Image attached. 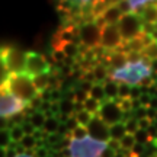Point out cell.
Masks as SVG:
<instances>
[{"instance_id":"11a10c76","label":"cell","mask_w":157,"mask_h":157,"mask_svg":"<svg viewBox=\"0 0 157 157\" xmlns=\"http://www.w3.org/2000/svg\"><path fill=\"white\" fill-rule=\"evenodd\" d=\"M148 108L157 109V96H153V98H151V102H150V106H148Z\"/></svg>"},{"instance_id":"f907efd6","label":"cell","mask_w":157,"mask_h":157,"mask_svg":"<svg viewBox=\"0 0 157 157\" xmlns=\"http://www.w3.org/2000/svg\"><path fill=\"white\" fill-rule=\"evenodd\" d=\"M147 118L151 121V122H154L157 119V109H153V108H147Z\"/></svg>"},{"instance_id":"30bf717a","label":"cell","mask_w":157,"mask_h":157,"mask_svg":"<svg viewBox=\"0 0 157 157\" xmlns=\"http://www.w3.org/2000/svg\"><path fill=\"white\" fill-rule=\"evenodd\" d=\"M50 63L45 60L44 56H41L38 52H28V56H26V73L34 77V76L50 73Z\"/></svg>"},{"instance_id":"7c38bea8","label":"cell","mask_w":157,"mask_h":157,"mask_svg":"<svg viewBox=\"0 0 157 157\" xmlns=\"http://www.w3.org/2000/svg\"><path fill=\"white\" fill-rule=\"evenodd\" d=\"M127 64H128V57H127L125 52H119V51H117V50L111 51V56H109V67L112 68V71L125 67Z\"/></svg>"},{"instance_id":"e575fe53","label":"cell","mask_w":157,"mask_h":157,"mask_svg":"<svg viewBox=\"0 0 157 157\" xmlns=\"http://www.w3.org/2000/svg\"><path fill=\"white\" fill-rule=\"evenodd\" d=\"M51 57H52V63H56V64H61V63H64L66 58H67L63 50H52Z\"/></svg>"},{"instance_id":"91938a15","label":"cell","mask_w":157,"mask_h":157,"mask_svg":"<svg viewBox=\"0 0 157 157\" xmlns=\"http://www.w3.org/2000/svg\"><path fill=\"white\" fill-rule=\"evenodd\" d=\"M115 157H125V156H124V154H122V153H121V151H119V153H117V154H115Z\"/></svg>"},{"instance_id":"8fae6325","label":"cell","mask_w":157,"mask_h":157,"mask_svg":"<svg viewBox=\"0 0 157 157\" xmlns=\"http://www.w3.org/2000/svg\"><path fill=\"white\" fill-rule=\"evenodd\" d=\"M87 129H89V135L92 138H95V140L103 141V143H108V141L111 140L109 127L98 115H93L92 121L87 125Z\"/></svg>"},{"instance_id":"c3c4849f","label":"cell","mask_w":157,"mask_h":157,"mask_svg":"<svg viewBox=\"0 0 157 157\" xmlns=\"http://www.w3.org/2000/svg\"><path fill=\"white\" fill-rule=\"evenodd\" d=\"M151 125H153V122L148 119V118H144V119H140V121H138V127H140V129H148Z\"/></svg>"},{"instance_id":"9a60e30c","label":"cell","mask_w":157,"mask_h":157,"mask_svg":"<svg viewBox=\"0 0 157 157\" xmlns=\"http://www.w3.org/2000/svg\"><path fill=\"white\" fill-rule=\"evenodd\" d=\"M51 74H52V73L50 71V73L38 74V76H34V77H32V82H34L35 87L38 89V92H42V90L48 89V84H50Z\"/></svg>"},{"instance_id":"7dc6e473","label":"cell","mask_w":157,"mask_h":157,"mask_svg":"<svg viewBox=\"0 0 157 157\" xmlns=\"http://www.w3.org/2000/svg\"><path fill=\"white\" fill-rule=\"evenodd\" d=\"M144 150H146V147H144V144H140V143H137V144L134 146V148H132L131 151L134 153V156L140 157V156H143V153H144Z\"/></svg>"},{"instance_id":"f35d334b","label":"cell","mask_w":157,"mask_h":157,"mask_svg":"<svg viewBox=\"0 0 157 157\" xmlns=\"http://www.w3.org/2000/svg\"><path fill=\"white\" fill-rule=\"evenodd\" d=\"M78 125H80V124H78V121L76 119V117H74V115H73V117L68 118V121L66 122V127H67V129H68V132H70V134H71L74 129L77 128Z\"/></svg>"},{"instance_id":"5bb4252c","label":"cell","mask_w":157,"mask_h":157,"mask_svg":"<svg viewBox=\"0 0 157 157\" xmlns=\"http://www.w3.org/2000/svg\"><path fill=\"white\" fill-rule=\"evenodd\" d=\"M103 89H105L106 99H109V101H113V99H117V98H118L119 84H118L112 77H111V78H106V82L103 83Z\"/></svg>"},{"instance_id":"db71d44e","label":"cell","mask_w":157,"mask_h":157,"mask_svg":"<svg viewBox=\"0 0 157 157\" xmlns=\"http://www.w3.org/2000/svg\"><path fill=\"white\" fill-rule=\"evenodd\" d=\"M115 154H117V153L113 151V150H111V148H109V147H108L106 150H105V151H103V154H102L101 157H115Z\"/></svg>"},{"instance_id":"f546056e","label":"cell","mask_w":157,"mask_h":157,"mask_svg":"<svg viewBox=\"0 0 157 157\" xmlns=\"http://www.w3.org/2000/svg\"><path fill=\"white\" fill-rule=\"evenodd\" d=\"M36 144H38V141L35 140L34 135H25L22 138V141H21V146L25 147L26 150H35L36 148Z\"/></svg>"},{"instance_id":"44dd1931","label":"cell","mask_w":157,"mask_h":157,"mask_svg":"<svg viewBox=\"0 0 157 157\" xmlns=\"http://www.w3.org/2000/svg\"><path fill=\"white\" fill-rule=\"evenodd\" d=\"M92 71H93V74H95L96 77V82L98 83H105L106 82V77H108V68L103 66V64H96V66H93V68H92Z\"/></svg>"},{"instance_id":"b9f144b4","label":"cell","mask_w":157,"mask_h":157,"mask_svg":"<svg viewBox=\"0 0 157 157\" xmlns=\"http://www.w3.org/2000/svg\"><path fill=\"white\" fill-rule=\"evenodd\" d=\"M134 118L135 119H144V118H147V108L146 106H141L138 108L137 111H134Z\"/></svg>"},{"instance_id":"9c48e42d","label":"cell","mask_w":157,"mask_h":157,"mask_svg":"<svg viewBox=\"0 0 157 157\" xmlns=\"http://www.w3.org/2000/svg\"><path fill=\"white\" fill-rule=\"evenodd\" d=\"M124 39L121 36L118 25H105L101 32V47L105 50H117L122 45Z\"/></svg>"},{"instance_id":"d4e9b609","label":"cell","mask_w":157,"mask_h":157,"mask_svg":"<svg viewBox=\"0 0 157 157\" xmlns=\"http://www.w3.org/2000/svg\"><path fill=\"white\" fill-rule=\"evenodd\" d=\"M141 54H143V57H144V58L150 60V61L157 60V42H153L151 45L146 47V48H144V51H143Z\"/></svg>"},{"instance_id":"ab89813d","label":"cell","mask_w":157,"mask_h":157,"mask_svg":"<svg viewBox=\"0 0 157 157\" xmlns=\"http://www.w3.org/2000/svg\"><path fill=\"white\" fill-rule=\"evenodd\" d=\"M108 147H109L111 150H113L115 153H119L121 150H122V147H121V141H118V140H109L108 141Z\"/></svg>"},{"instance_id":"7a4b0ae2","label":"cell","mask_w":157,"mask_h":157,"mask_svg":"<svg viewBox=\"0 0 157 157\" xmlns=\"http://www.w3.org/2000/svg\"><path fill=\"white\" fill-rule=\"evenodd\" d=\"M151 73L153 70L150 67V61L147 58H144V60L137 63H128L125 67L112 71L111 77L117 83H127L129 86H138L143 78L150 77Z\"/></svg>"},{"instance_id":"4316f807","label":"cell","mask_w":157,"mask_h":157,"mask_svg":"<svg viewBox=\"0 0 157 157\" xmlns=\"http://www.w3.org/2000/svg\"><path fill=\"white\" fill-rule=\"evenodd\" d=\"M74 117H76V119L78 121V124H80V125H83V127H87V125H89V122L92 121L93 115H92L90 112H87V111L84 109V111H82V112L74 113Z\"/></svg>"},{"instance_id":"836d02e7","label":"cell","mask_w":157,"mask_h":157,"mask_svg":"<svg viewBox=\"0 0 157 157\" xmlns=\"http://www.w3.org/2000/svg\"><path fill=\"white\" fill-rule=\"evenodd\" d=\"M131 89L132 86H129L127 83H119V92H118V98L121 99H128L131 95Z\"/></svg>"},{"instance_id":"5b68a950","label":"cell","mask_w":157,"mask_h":157,"mask_svg":"<svg viewBox=\"0 0 157 157\" xmlns=\"http://www.w3.org/2000/svg\"><path fill=\"white\" fill-rule=\"evenodd\" d=\"M143 25H144L143 17L132 12L128 15H124L122 19L118 23V28H119L124 41H131L143 34Z\"/></svg>"},{"instance_id":"484cf974","label":"cell","mask_w":157,"mask_h":157,"mask_svg":"<svg viewBox=\"0 0 157 157\" xmlns=\"http://www.w3.org/2000/svg\"><path fill=\"white\" fill-rule=\"evenodd\" d=\"M70 135H71V138H73V140H84V138H87V137H89V129H87V127L78 125L77 128L74 129Z\"/></svg>"},{"instance_id":"277c9868","label":"cell","mask_w":157,"mask_h":157,"mask_svg":"<svg viewBox=\"0 0 157 157\" xmlns=\"http://www.w3.org/2000/svg\"><path fill=\"white\" fill-rule=\"evenodd\" d=\"M26 56L28 52H23L15 47L2 48V63L6 64L10 73H26Z\"/></svg>"},{"instance_id":"3957f363","label":"cell","mask_w":157,"mask_h":157,"mask_svg":"<svg viewBox=\"0 0 157 157\" xmlns=\"http://www.w3.org/2000/svg\"><path fill=\"white\" fill-rule=\"evenodd\" d=\"M108 148V143L98 141L92 137H87L84 140H73L68 147L70 157H101L103 151Z\"/></svg>"},{"instance_id":"2e32d148","label":"cell","mask_w":157,"mask_h":157,"mask_svg":"<svg viewBox=\"0 0 157 157\" xmlns=\"http://www.w3.org/2000/svg\"><path fill=\"white\" fill-rule=\"evenodd\" d=\"M109 134H111V140L121 141L128 132H127V128H125V124L119 122L112 125V127H109Z\"/></svg>"},{"instance_id":"681fc988","label":"cell","mask_w":157,"mask_h":157,"mask_svg":"<svg viewBox=\"0 0 157 157\" xmlns=\"http://www.w3.org/2000/svg\"><path fill=\"white\" fill-rule=\"evenodd\" d=\"M153 84H154V80H153L151 76H150V77L143 78V80H141V83L138 84V86H140V87H147V89H148V87H150V86H153Z\"/></svg>"},{"instance_id":"9f6ffc18","label":"cell","mask_w":157,"mask_h":157,"mask_svg":"<svg viewBox=\"0 0 157 157\" xmlns=\"http://www.w3.org/2000/svg\"><path fill=\"white\" fill-rule=\"evenodd\" d=\"M16 157H35V151L32 150V151H28V153H25V154H17Z\"/></svg>"},{"instance_id":"f6af8a7d","label":"cell","mask_w":157,"mask_h":157,"mask_svg":"<svg viewBox=\"0 0 157 157\" xmlns=\"http://www.w3.org/2000/svg\"><path fill=\"white\" fill-rule=\"evenodd\" d=\"M64 98V95L61 93L60 89H54L51 92V102H60Z\"/></svg>"},{"instance_id":"1f68e13d","label":"cell","mask_w":157,"mask_h":157,"mask_svg":"<svg viewBox=\"0 0 157 157\" xmlns=\"http://www.w3.org/2000/svg\"><path fill=\"white\" fill-rule=\"evenodd\" d=\"M2 137H0V147L2 148H9L12 143V137H10V131L9 129H2Z\"/></svg>"},{"instance_id":"6f0895ef","label":"cell","mask_w":157,"mask_h":157,"mask_svg":"<svg viewBox=\"0 0 157 157\" xmlns=\"http://www.w3.org/2000/svg\"><path fill=\"white\" fill-rule=\"evenodd\" d=\"M150 67H151L153 71H156V73H157V60H153V61H150Z\"/></svg>"},{"instance_id":"52a82bcc","label":"cell","mask_w":157,"mask_h":157,"mask_svg":"<svg viewBox=\"0 0 157 157\" xmlns=\"http://www.w3.org/2000/svg\"><path fill=\"white\" fill-rule=\"evenodd\" d=\"M101 32L102 29L99 25L93 22H86L78 26V34H80V41L82 45H86L89 50H93L101 45Z\"/></svg>"},{"instance_id":"4dcf8cb0","label":"cell","mask_w":157,"mask_h":157,"mask_svg":"<svg viewBox=\"0 0 157 157\" xmlns=\"http://www.w3.org/2000/svg\"><path fill=\"white\" fill-rule=\"evenodd\" d=\"M135 144H137V141H135L132 134H127L122 140H121V147H122V150H132Z\"/></svg>"},{"instance_id":"6da1fadb","label":"cell","mask_w":157,"mask_h":157,"mask_svg":"<svg viewBox=\"0 0 157 157\" xmlns=\"http://www.w3.org/2000/svg\"><path fill=\"white\" fill-rule=\"evenodd\" d=\"M2 89L10 92L12 95L19 98L25 103H29L34 98H36L41 93L35 87L32 76L28 73H10L9 78L5 83H2Z\"/></svg>"},{"instance_id":"7402d4cb","label":"cell","mask_w":157,"mask_h":157,"mask_svg":"<svg viewBox=\"0 0 157 157\" xmlns=\"http://www.w3.org/2000/svg\"><path fill=\"white\" fill-rule=\"evenodd\" d=\"M29 121H31V124L35 127V129H42V128H44L45 121H47V117H45L44 112H39V111H36L32 117L29 118Z\"/></svg>"},{"instance_id":"d6a6232c","label":"cell","mask_w":157,"mask_h":157,"mask_svg":"<svg viewBox=\"0 0 157 157\" xmlns=\"http://www.w3.org/2000/svg\"><path fill=\"white\" fill-rule=\"evenodd\" d=\"M125 124V128H127V132L128 134H132L134 135L138 129H140V127H138V119H135V118H131V119H128Z\"/></svg>"},{"instance_id":"680465c9","label":"cell","mask_w":157,"mask_h":157,"mask_svg":"<svg viewBox=\"0 0 157 157\" xmlns=\"http://www.w3.org/2000/svg\"><path fill=\"white\" fill-rule=\"evenodd\" d=\"M71 2H74V3H76V2H82V3H84V5H86V3H90L92 0H71Z\"/></svg>"},{"instance_id":"d590c367","label":"cell","mask_w":157,"mask_h":157,"mask_svg":"<svg viewBox=\"0 0 157 157\" xmlns=\"http://www.w3.org/2000/svg\"><path fill=\"white\" fill-rule=\"evenodd\" d=\"M87 99H89V93H87V92L82 90L80 87H78V89H74V101L76 102H82V103H84Z\"/></svg>"},{"instance_id":"ba28073f","label":"cell","mask_w":157,"mask_h":157,"mask_svg":"<svg viewBox=\"0 0 157 157\" xmlns=\"http://www.w3.org/2000/svg\"><path fill=\"white\" fill-rule=\"evenodd\" d=\"M122 115L124 111L121 109V106L115 101H109V99L102 102L101 109L98 112V117L101 118L108 127H112L115 124L122 122Z\"/></svg>"},{"instance_id":"ffe728a7","label":"cell","mask_w":157,"mask_h":157,"mask_svg":"<svg viewBox=\"0 0 157 157\" xmlns=\"http://www.w3.org/2000/svg\"><path fill=\"white\" fill-rule=\"evenodd\" d=\"M143 21L147 23H156L157 25V5H148L144 10Z\"/></svg>"},{"instance_id":"83f0119b","label":"cell","mask_w":157,"mask_h":157,"mask_svg":"<svg viewBox=\"0 0 157 157\" xmlns=\"http://www.w3.org/2000/svg\"><path fill=\"white\" fill-rule=\"evenodd\" d=\"M9 131H10V137H12V141H13V143H21L22 138L26 135L21 125H16V127H13V128L9 129Z\"/></svg>"},{"instance_id":"4fadbf2b","label":"cell","mask_w":157,"mask_h":157,"mask_svg":"<svg viewBox=\"0 0 157 157\" xmlns=\"http://www.w3.org/2000/svg\"><path fill=\"white\" fill-rule=\"evenodd\" d=\"M101 16L105 19V22H106L108 25H118L119 21L122 19L124 13L121 12V9L115 5V6H109L106 10L102 13Z\"/></svg>"},{"instance_id":"e0dca14e","label":"cell","mask_w":157,"mask_h":157,"mask_svg":"<svg viewBox=\"0 0 157 157\" xmlns=\"http://www.w3.org/2000/svg\"><path fill=\"white\" fill-rule=\"evenodd\" d=\"M89 96H90V98H93L95 101L101 102V103L106 101V95H105L103 84H102V83H95V84H93V87H92V89H90V92H89Z\"/></svg>"},{"instance_id":"603a6c76","label":"cell","mask_w":157,"mask_h":157,"mask_svg":"<svg viewBox=\"0 0 157 157\" xmlns=\"http://www.w3.org/2000/svg\"><path fill=\"white\" fill-rule=\"evenodd\" d=\"M101 102H98L95 101L93 98H90L89 96V99L84 102V109L87 111V112H90L92 115H98V112H99V109H101Z\"/></svg>"},{"instance_id":"f5cc1de1","label":"cell","mask_w":157,"mask_h":157,"mask_svg":"<svg viewBox=\"0 0 157 157\" xmlns=\"http://www.w3.org/2000/svg\"><path fill=\"white\" fill-rule=\"evenodd\" d=\"M78 87H80L82 90H84V92H87V93H89L90 89L93 87V83H89V82H82V84H80Z\"/></svg>"},{"instance_id":"7bdbcfd3","label":"cell","mask_w":157,"mask_h":157,"mask_svg":"<svg viewBox=\"0 0 157 157\" xmlns=\"http://www.w3.org/2000/svg\"><path fill=\"white\" fill-rule=\"evenodd\" d=\"M128 2H129V5H131V7H132V10H135V9H138V7H141V6L150 3V2H153V0H128Z\"/></svg>"},{"instance_id":"74e56055","label":"cell","mask_w":157,"mask_h":157,"mask_svg":"<svg viewBox=\"0 0 157 157\" xmlns=\"http://www.w3.org/2000/svg\"><path fill=\"white\" fill-rule=\"evenodd\" d=\"M118 7L121 9V12H122L124 15H128V13H132V7H131V5H129L128 0H121L119 3H118Z\"/></svg>"},{"instance_id":"d6986e66","label":"cell","mask_w":157,"mask_h":157,"mask_svg":"<svg viewBox=\"0 0 157 157\" xmlns=\"http://www.w3.org/2000/svg\"><path fill=\"white\" fill-rule=\"evenodd\" d=\"M60 113L67 115V117H73L74 115V101L63 98L60 101Z\"/></svg>"},{"instance_id":"816d5d0a","label":"cell","mask_w":157,"mask_h":157,"mask_svg":"<svg viewBox=\"0 0 157 157\" xmlns=\"http://www.w3.org/2000/svg\"><path fill=\"white\" fill-rule=\"evenodd\" d=\"M147 132H148V135H150V138H151V141H154V140H157V127L153 124L150 128L147 129Z\"/></svg>"},{"instance_id":"60d3db41","label":"cell","mask_w":157,"mask_h":157,"mask_svg":"<svg viewBox=\"0 0 157 157\" xmlns=\"http://www.w3.org/2000/svg\"><path fill=\"white\" fill-rule=\"evenodd\" d=\"M34 151H35V157H47L51 154L50 148H47V147H36Z\"/></svg>"},{"instance_id":"8d00e7d4","label":"cell","mask_w":157,"mask_h":157,"mask_svg":"<svg viewBox=\"0 0 157 157\" xmlns=\"http://www.w3.org/2000/svg\"><path fill=\"white\" fill-rule=\"evenodd\" d=\"M21 127L23 128V131H25V134L26 135H34L35 132V127L31 124V121H29V118H26L25 121H23L22 124H21Z\"/></svg>"},{"instance_id":"ac0fdd59","label":"cell","mask_w":157,"mask_h":157,"mask_svg":"<svg viewBox=\"0 0 157 157\" xmlns=\"http://www.w3.org/2000/svg\"><path fill=\"white\" fill-rule=\"evenodd\" d=\"M60 125H61V122H60V119L57 117H51V118H47V121H45L44 124V131L47 132V134H56L57 131H58V128H60Z\"/></svg>"},{"instance_id":"cb8c5ba5","label":"cell","mask_w":157,"mask_h":157,"mask_svg":"<svg viewBox=\"0 0 157 157\" xmlns=\"http://www.w3.org/2000/svg\"><path fill=\"white\" fill-rule=\"evenodd\" d=\"M63 51L68 58H76L77 56H80V47L76 44H64Z\"/></svg>"},{"instance_id":"bcb514c9","label":"cell","mask_w":157,"mask_h":157,"mask_svg":"<svg viewBox=\"0 0 157 157\" xmlns=\"http://www.w3.org/2000/svg\"><path fill=\"white\" fill-rule=\"evenodd\" d=\"M143 95V92H141L140 86H132V89H131V95H129V99H140V96Z\"/></svg>"},{"instance_id":"94428289","label":"cell","mask_w":157,"mask_h":157,"mask_svg":"<svg viewBox=\"0 0 157 157\" xmlns=\"http://www.w3.org/2000/svg\"><path fill=\"white\" fill-rule=\"evenodd\" d=\"M47 157H56V156H54V154H50V156H47Z\"/></svg>"},{"instance_id":"f1b7e54d","label":"cell","mask_w":157,"mask_h":157,"mask_svg":"<svg viewBox=\"0 0 157 157\" xmlns=\"http://www.w3.org/2000/svg\"><path fill=\"white\" fill-rule=\"evenodd\" d=\"M134 138L137 143H140V144H148V143H151V138H150V135L147 132V129H138L137 132L134 134Z\"/></svg>"},{"instance_id":"ee69618b","label":"cell","mask_w":157,"mask_h":157,"mask_svg":"<svg viewBox=\"0 0 157 157\" xmlns=\"http://www.w3.org/2000/svg\"><path fill=\"white\" fill-rule=\"evenodd\" d=\"M151 98H153V96L150 95V93H143V95L140 96L141 106H146V108L150 106V102H151Z\"/></svg>"},{"instance_id":"8992f818","label":"cell","mask_w":157,"mask_h":157,"mask_svg":"<svg viewBox=\"0 0 157 157\" xmlns=\"http://www.w3.org/2000/svg\"><path fill=\"white\" fill-rule=\"evenodd\" d=\"M28 106V103L22 102L19 98L12 95L10 92L2 89V96H0V113L2 118H12L16 113L23 112Z\"/></svg>"}]
</instances>
